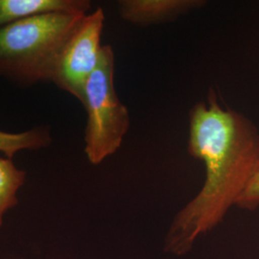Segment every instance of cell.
I'll return each mask as SVG.
<instances>
[{
	"label": "cell",
	"instance_id": "obj_1",
	"mask_svg": "<svg viewBox=\"0 0 259 259\" xmlns=\"http://www.w3.org/2000/svg\"><path fill=\"white\" fill-rule=\"evenodd\" d=\"M189 155L204 163L199 193L174 216L163 250L184 256L199 238L223 222L259 167V130L249 117L224 108L210 89L189 111Z\"/></svg>",
	"mask_w": 259,
	"mask_h": 259
},
{
	"label": "cell",
	"instance_id": "obj_2",
	"mask_svg": "<svg viewBox=\"0 0 259 259\" xmlns=\"http://www.w3.org/2000/svg\"><path fill=\"white\" fill-rule=\"evenodd\" d=\"M83 16L54 13L0 26V76L26 84L51 82L58 55Z\"/></svg>",
	"mask_w": 259,
	"mask_h": 259
},
{
	"label": "cell",
	"instance_id": "obj_3",
	"mask_svg": "<svg viewBox=\"0 0 259 259\" xmlns=\"http://www.w3.org/2000/svg\"><path fill=\"white\" fill-rule=\"evenodd\" d=\"M114 65L113 49L104 46L99 64L83 89L84 154L93 165L118 151L131 126L129 111L115 91Z\"/></svg>",
	"mask_w": 259,
	"mask_h": 259
},
{
	"label": "cell",
	"instance_id": "obj_4",
	"mask_svg": "<svg viewBox=\"0 0 259 259\" xmlns=\"http://www.w3.org/2000/svg\"><path fill=\"white\" fill-rule=\"evenodd\" d=\"M104 23L102 8L84 15L66 38L56 61L51 82L80 102L85 83L100 61Z\"/></svg>",
	"mask_w": 259,
	"mask_h": 259
},
{
	"label": "cell",
	"instance_id": "obj_5",
	"mask_svg": "<svg viewBox=\"0 0 259 259\" xmlns=\"http://www.w3.org/2000/svg\"><path fill=\"white\" fill-rule=\"evenodd\" d=\"M205 4V0H120L117 7L123 20L146 27L174 21Z\"/></svg>",
	"mask_w": 259,
	"mask_h": 259
},
{
	"label": "cell",
	"instance_id": "obj_6",
	"mask_svg": "<svg viewBox=\"0 0 259 259\" xmlns=\"http://www.w3.org/2000/svg\"><path fill=\"white\" fill-rule=\"evenodd\" d=\"M89 0H0V26L54 13L85 15Z\"/></svg>",
	"mask_w": 259,
	"mask_h": 259
},
{
	"label": "cell",
	"instance_id": "obj_7",
	"mask_svg": "<svg viewBox=\"0 0 259 259\" xmlns=\"http://www.w3.org/2000/svg\"><path fill=\"white\" fill-rule=\"evenodd\" d=\"M26 173L8 157H0V229L4 215L19 204L18 192L24 185Z\"/></svg>",
	"mask_w": 259,
	"mask_h": 259
},
{
	"label": "cell",
	"instance_id": "obj_8",
	"mask_svg": "<svg viewBox=\"0 0 259 259\" xmlns=\"http://www.w3.org/2000/svg\"><path fill=\"white\" fill-rule=\"evenodd\" d=\"M49 128L35 127L22 133H6L0 131V152L5 157H13L22 150H38L51 144Z\"/></svg>",
	"mask_w": 259,
	"mask_h": 259
},
{
	"label": "cell",
	"instance_id": "obj_9",
	"mask_svg": "<svg viewBox=\"0 0 259 259\" xmlns=\"http://www.w3.org/2000/svg\"><path fill=\"white\" fill-rule=\"evenodd\" d=\"M235 205L248 211H254L259 208V167L238 198Z\"/></svg>",
	"mask_w": 259,
	"mask_h": 259
},
{
	"label": "cell",
	"instance_id": "obj_10",
	"mask_svg": "<svg viewBox=\"0 0 259 259\" xmlns=\"http://www.w3.org/2000/svg\"><path fill=\"white\" fill-rule=\"evenodd\" d=\"M20 259H24V258H20Z\"/></svg>",
	"mask_w": 259,
	"mask_h": 259
}]
</instances>
